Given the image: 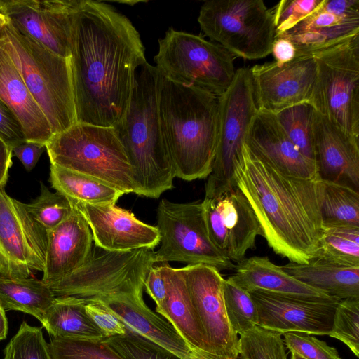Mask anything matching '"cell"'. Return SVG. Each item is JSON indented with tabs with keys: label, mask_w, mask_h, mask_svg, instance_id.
I'll return each instance as SVG.
<instances>
[{
	"label": "cell",
	"mask_w": 359,
	"mask_h": 359,
	"mask_svg": "<svg viewBox=\"0 0 359 359\" xmlns=\"http://www.w3.org/2000/svg\"><path fill=\"white\" fill-rule=\"evenodd\" d=\"M321 216L324 228L359 227V191L346 184L323 181Z\"/></svg>",
	"instance_id": "obj_31"
},
{
	"label": "cell",
	"mask_w": 359,
	"mask_h": 359,
	"mask_svg": "<svg viewBox=\"0 0 359 359\" xmlns=\"http://www.w3.org/2000/svg\"><path fill=\"white\" fill-rule=\"evenodd\" d=\"M233 178L275 253L298 264L316 257L324 230L320 177L287 175L244 143L234 163Z\"/></svg>",
	"instance_id": "obj_2"
},
{
	"label": "cell",
	"mask_w": 359,
	"mask_h": 359,
	"mask_svg": "<svg viewBox=\"0 0 359 359\" xmlns=\"http://www.w3.org/2000/svg\"><path fill=\"white\" fill-rule=\"evenodd\" d=\"M46 149V144L25 141L12 148L13 155L16 156L27 171H31L36 165Z\"/></svg>",
	"instance_id": "obj_46"
},
{
	"label": "cell",
	"mask_w": 359,
	"mask_h": 359,
	"mask_svg": "<svg viewBox=\"0 0 359 359\" xmlns=\"http://www.w3.org/2000/svg\"><path fill=\"white\" fill-rule=\"evenodd\" d=\"M85 217L95 245L108 252L154 249L160 242L156 226L139 220L116 204L72 203Z\"/></svg>",
	"instance_id": "obj_20"
},
{
	"label": "cell",
	"mask_w": 359,
	"mask_h": 359,
	"mask_svg": "<svg viewBox=\"0 0 359 359\" xmlns=\"http://www.w3.org/2000/svg\"><path fill=\"white\" fill-rule=\"evenodd\" d=\"M234 269L235 273L227 280L249 293L264 290L308 297H331L289 275L267 257L245 259Z\"/></svg>",
	"instance_id": "obj_25"
},
{
	"label": "cell",
	"mask_w": 359,
	"mask_h": 359,
	"mask_svg": "<svg viewBox=\"0 0 359 359\" xmlns=\"http://www.w3.org/2000/svg\"><path fill=\"white\" fill-rule=\"evenodd\" d=\"M51 165L83 174L137 194L132 167L112 127L76 123L46 143Z\"/></svg>",
	"instance_id": "obj_6"
},
{
	"label": "cell",
	"mask_w": 359,
	"mask_h": 359,
	"mask_svg": "<svg viewBox=\"0 0 359 359\" xmlns=\"http://www.w3.org/2000/svg\"><path fill=\"white\" fill-rule=\"evenodd\" d=\"M282 269L302 283L338 300L359 299V266L315 257L307 264L289 262Z\"/></svg>",
	"instance_id": "obj_26"
},
{
	"label": "cell",
	"mask_w": 359,
	"mask_h": 359,
	"mask_svg": "<svg viewBox=\"0 0 359 359\" xmlns=\"http://www.w3.org/2000/svg\"><path fill=\"white\" fill-rule=\"evenodd\" d=\"M144 287L147 294L161 306L167 297V283L163 271V262H156L149 269L144 280Z\"/></svg>",
	"instance_id": "obj_45"
},
{
	"label": "cell",
	"mask_w": 359,
	"mask_h": 359,
	"mask_svg": "<svg viewBox=\"0 0 359 359\" xmlns=\"http://www.w3.org/2000/svg\"><path fill=\"white\" fill-rule=\"evenodd\" d=\"M323 0H282L271 9L276 34L285 32L313 13Z\"/></svg>",
	"instance_id": "obj_41"
},
{
	"label": "cell",
	"mask_w": 359,
	"mask_h": 359,
	"mask_svg": "<svg viewBox=\"0 0 359 359\" xmlns=\"http://www.w3.org/2000/svg\"><path fill=\"white\" fill-rule=\"evenodd\" d=\"M207 352L225 359L238 356V336L229 323L224 297V278L215 267L205 264L181 268Z\"/></svg>",
	"instance_id": "obj_14"
},
{
	"label": "cell",
	"mask_w": 359,
	"mask_h": 359,
	"mask_svg": "<svg viewBox=\"0 0 359 359\" xmlns=\"http://www.w3.org/2000/svg\"><path fill=\"white\" fill-rule=\"evenodd\" d=\"M146 61L140 34L126 16L106 3L81 0L69 56L77 122L114 128Z\"/></svg>",
	"instance_id": "obj_1"
},
{
	"label": "cell",
	"mask_w": 359,
	"mask_h": 359,
	"mask_svg": "<svg viewBox=\"0 0 359 359\" xmlns=\"http://www.w3.org/2000/svg\"><path fill=\"white\" fill-rule=\"evenodd\" d=\"M12 149L0 138V189L4 188L12 165Z\"/></svg>",
	"instance_id": "obj_48"
},
{
	"label": "cell",
	"mask_w": 359,
	"mask_h": 359,
	"mask_svg": "<svg viewBox=\"0 0 359 359\" xmlns=\"http://www.w3.org/2000/svg\"><path fill=\"white\" fill-rule=\"evenodd\" d=\"M46 233L41 280L47 285L76 271L94 255L90 229L83 215L74 205L70 215Z\"/></svg>",
	"instance_id": "obj_22"
},
{
	"label": "cell",
	"mask_w": 359,
	"mask_h": 359,
	"mask_svg": "<svg viewBox=\"0 0 359 359\" xmlns=\"http://www.w3.org/2000/svg\"><path fill=\"white\" fill-rule=\"evenodd\" d=\"M0 99L20 121L27 141L46 144L53 135L47 118L11 59L1 47Z\"/></svg>",
	"instance_id": "obj_24"
},
{
	"label": "cell",
	"mask_w": 359,
	"mask_h": 359,
	"mask_svg": "<svg viewBox=\"0 0 359 359\" xmlns=\"http://www.w3.org/2000/svg\"><path fill=\"white\" fill-rule=\"evenodd\" d=\"M223 297L229 323L238 336L258 325L257 311L249 292L226 279Z\"/></svg>",
	"instance_id": "obj_35"
},
{
	"label": "cell",
	"mask_w": 359,
	"mask_h": 359,
	"mask_svg": "<svg viewBox=\"0 0 359 359\" xmlns=\"http://www.w3.org/2000/svg\"><path fill=\"white\" fill-rule=\"evenodd\" d=\"M104 341L123 359H181L145 337L127 330Z\"/></svg>",
	"instance_id": "obj_40"
},
{
	"label": "cell",
	"mask_w": 359,
	"mask_h": 359,
	"mask_svg": "<svg viewBox=\"0 0 359 359\" xmlns=\"http://www.w3.org/2000/svg\"><path fill=\"white\" fill-rule=\"evenodd\" d=\"M158 74L147 61L137 68L128 108L114 127L132 167L136 194L151 198L172 189L176 177L160 128Z\"/></svg>",
	"instance_id": "obj_4"
},
{
	"label": "cell",
	"mask_w": 359,
	"mask_h": 359,
	"mask_svg": "<svg viewBox=\"0 0 359 359\" xmlns=\"http://www.w3.org/2000/svg\"><path fill=\"white\" fill-rule=\"evenodd\" d=\"M292 353V355H291V358L290 359H305L303 357H302L301 355H299V354L296 353Z\"/></svg>",
	"instance_id": "obj_51"
},
{
	"label": "cell",
	"mask_w": 359,
	"mask_h": 359,
	"mask_svg": "<svg viewBox=\"0 0 359 359\" xmlns=\"http://www.w3.org/2000/svg\"><path fill=\"white\" fill-rule=\"evenodd\" d=\"M198 22L207 36L235 57L257 60L271 53L276 29L262 0L207 1Z\"/></svg>",
	"instance_id": "obj_8"
},
{
	"label": "cell",
	"mask_w": 359,
	"mask_h": 359,
	"mask_svg": "<svg viewBox=\"0 0 359 359\" xmlns=\"http://www.w3.org/2000/svg\"><path fill=\"white\" fill-rule=\"evenodd\" d=\"M25 206L34 220L46 232L62 222L72 213L73 205L62 194L51 192L41 183V194Z\"/></svg>",
	"instance_id": "obj_36"
},
{
	"label": "cell",
	"mask_w": 359,
	"mask_h": 359,
	"mask_svg": "<svg viewBox=\"0 0 359 359\" xmlns=\"http://www.w3.org/2000/svg\"><path fill=\"white\" fill-rule=\"evenodd\" d=\"M52 359H123L104 339H52Z\"/></svg>",
	"instance_id": "obj_37"
},
{
	"label": "cell",
	"mask_w": 359,
	"mask_h": 359,
	"mask_svg": "<svg viewBox=\"0 0 359 359\" xmlns=\"http://www.w3.org/2000/svg\"><path fill=\"white\" fill-rule=\"evenodd\" d=\"M50 182L72 203L116 204L124 193L92 177L50 165Z\"/></svg>",
	"instance_id": "obj_30"
},
{
	"label": "cell",
	"mask_w": 359,
	"mask_h": 359,
	"mask_svg": "<svg viewBox=\"0 0 359 359\" xmlns=\"http://www.w3.org/2000/svg\"><path fill=\"white\" fill-rule=\"evenodd\" d=\"M348 266H359V227L324 228L317 255Z\"/></svg>",
	"instance_id": "obj_32"
},
{
	"label": "cell",
	"mask_w": 359,
	"mask_h": 359,
	"mask_svg": "<svg viewBox=\"0 0 359 359\" xmlns=\"http://www.w3.org/2000/svg\"><path fill=\"white\" fill-rule=\"evenodd\" d=\"M86 311L105 338L126 333L128 330L123 322L103 301L98 299H88Z\"/></svg>",
	"instance_id": "obj_43"
},
{
	"label": "cell",
	"mask_w": 359,
	"mask_h": 359,
	"mask_svg": "<svg viewBox=\"0 0 359 359\" xmlns=\"http://www.w3.org/2000/svg\"><path fill=\"white\" fill-rule=\"evenodd\" d=\"M156 227L161 244L154 252L156 262L205 264L219 271L235 269L236 265L225 258L209 239L202 201L182 203L162 199L157 209Z\"/></svg>",
	"instance_id": "obj_12"
},
{
	"label": "cell",
	"mask_w": 359,
	"mask_h": 359,
	"mask_svg": "<svg viewBox=\"0 0 359 359\" xmlns=\"http://www.w3.org/2000/svg\"><path fill=\"white\" fill-rule=\"evenodd\" d=\"M208 359H225V358H223L219 357L217 355H215L214 354L210 353L209 355H208ZM236 359H241V357L239 356V355L236 358Z\"/></svg>",
	"instance_id": "obj_50"
},
{
	"label": "cell",
	"mask_w": 359,
	"mask_h": 359,
	"mask_svg": "<svg viewBox=\"0 0 359 359\" xmlns=\"http://www.w3.org/2000/svg\"><path fill=\"white\" fill-rule=\"evenodd\" d=\"M0 47L19 71L53 135L77 123L69 57L57 55L6 20L0 30Z\"/></svg>",
	"instance_id": "obj_5"
},
{
	"label": "cell",
	"mask_w": 359,
	"mask_h": 359,
	"mask_svg": "<svg viewBox=\"0 0 359 359\" xmlns=\"http://www.w3.org/2000/svg\"><path fill=\"white\" fill-rule=\"evenodd\" d=\"M313 143L320 180L342 183L359 191V138L348 134L316 111Z\"/></svg>",
	"instance_id": "obj_21"
},
{
	"label": "cell",
	"mask_w": 359,
	"mask_h": 359,
	"mask_svg": "<svg viewBox=\"0 0 359 359\" xmlns=\"http://www.w3.org/2000/svg\"><path fill=\"white\" fill-rule=\"evenodd\" d=\"M313 55L317 66L315 109L359 138V34Z\"/></svg>",
	"instance_id": "obj_10"
},
{
	"label": "cell",
	"mask_w": 359,
	"mask_h": 359,
	"mask_svg": "<svg viewBox=\"0 0 359 359\" xmlns=\"http://www.w3.org/2000/svg\"><path fill=\"white\" fill-rule=\"evenodd\" d=\"M345 344L359 356V299L339 300L337 306L332 329L327 334Z\"/></svg>",
	"instance_id": "obj_39"
},
{
	"label": "cell",
	"mask_w": 359,
	"mask_h": 359,
	"mask_svg": "<svg viewBox=\"0 0 359 359\" xmlns=\"http://www.w3.org/2000/svg\"><path fill=\"white\" fill-rule=\"evenodd\" d=\"M88 300L72 296L55 297L41 324L53 339L102 340L104 335L86 311Z\"/></svg>",
	"instance_id": "obj_28"
},
{
	"label": "cell",
	"mask_w": 359,
	"mask_h": 359,
	"mask_svg": "<svg viewBox=\"0 0 359 359\" xmlns=\"http://www.w3.org/2000/svg\"><path fill=\"white\" fill-rule=\"evenodd\" d=\"M81 0H0L13 26L57 55L69 58L73 22Z\"/></svg>",
	"instance_id": "obj_17"
},
{
	"label": "cell",
	"mask_w": 359,
	"mask_h": 359,
	"mask_svg": "<svg viewBox=\"0 0 359 359\" xmlns=\"http://www.w3.org/2000/svg\"><path fill=\"white\" fill-rule=\"evenodd\" d=\"M316 112L312 104L304 102L275 114L291 141L305 156L313 161V123Z\"/></svg>",
	"instance_id": "obj_33"
},
{
	"label": "cell",
	"mask_w": 359,
	"mask_h": 359,
	"mask_svg": "<svg viewBox=\"0 0 359 359\" xmlns=\"http://www.w3.org/2000/svg\"><path fill=\"white\" fill-rule=\"evenodd\" d=\"M163 271L167 283V297L161 306L156 307V312L165 318L188 343L207 352L182 269L172 268L168 262H163Z\"/></svg>",
	"instance_id": "obj_27"
},
{
	"label": "cell",
	"mask_w": 359,
	"mask_h": 359,
	"mask_svg": "<svg viewBox=\"0 0 359 359\" xmlns=\"http://www.w3.org/2000/svg\"><path fill=\"white\" fill-rule=\"evenodd\" d=\"M55 298L50 287L41 280L0 275V305L4 310L22 311L41 323Z\"/></svg>",
	"instance_id": "obj_29"
},
{
	"label": "cell",
	"mask_w": 359,
	"mask_h": 359,
	"mask_svg": "<svg viewBox=\"0 0 359 359\" xmlns=\"http://www.w3.org/2000/svg\"><path fill=\"white\" fill-rule=\"evenodd\" d=\"M283 335L284 344L290 351L296 353L305 359H341L336 348L310 334L290 332Z\"/></svg>",
	"instance_id": "obj_42"
},
{
	"label": "cell",
	"mask_w": 359,
	"mask_h": 359,
	"mask_svg": "<svg viewBox=\"0 0 359 359\" xmlns=\"http://www.w3.org/2000/svg\"><path fill=\"white\" fill-rule=\"evenodd\" d=\"M4 359H52L41 329L22 322L5 348Z\"/></svg>",
	"instance_id": "obj_38"
},
{
	"label": "cell",
	"mask_w": 359,
	"mask_h": 359,
	"mask_svg": "<svg viewBox=\"0 0 359 359\" xmlns=\"http://www.w3.org/2000/svg\"><path fill=\"white\" fill-rule=\"evenodd\" d=\"M359 34V0H323L288 31L276 34L294 46L297 55H313Z\"/></svg>",
	"instance_id": "obj_19"
},
{
	"label": "cell",
	"mask_w": 359,
	"mask_h": 359,
	"mask_svg": "<svg viewBox=\"0 0 359 359\" xmlns=\"http://www.w3.org/2000/svg\"><path fill=\"white\" fill-rule=\"evenodd\" d=\"M217 149L205 198H213L236 186L234 163L241 153L258 109L250 69L236 70L230 86L218 97Z\"/></svg>",
	"instance_id": "obj_11"
},
{
	"label": "cell",
	"mask_w": 359,
	"mask_h": 359,
	"mask_svg": "<svg viewBox=\"0 0 359 359\" xmlns=\"http://www.w3.org/2000/svg\"><path fill=\"white\" fill-rule=\"evenodd\" d=\"M250 294L257 311L258 325L281 334L290 332L328 334L339 301L264 290H255Z\"/></svg>",
	"instance_id": "obj_18"
},
{
	"label": "cell",
	"mask_w": 359,
	"mask_h": 359,
	"mask_svg": "<svg viewBox=\"0 0 359 359\" xmlns=\"http://www.w3.org/2000/svg\"><path fill=\"white\" fill-rule=\"evenodd\" d=\"M153 249L93 255L83 266L48 285L55 297L86 299L129 295L142 297L144 283L155 264Z\"/></svg>",
	"instance_id": "obj_9"
},
{
	"label": "cell",
	"mask_w": 359,
	"mask_h": 359,
	"mask_svg": "<svg viewBox=\"0 0 359 359\" xmlns=\"http://www.w3.org/2000/svg\"><path fill=\"white\" fill-rule=\"evenodd\" d=\"M8 332V321L5 310L0 305V340L6 338Z\"/></svg>",
	"instance_id": "obj_49"
},
{
	"label": "cell",
	"mask_w": 359,
	"mask_h": 359,
	"mask_svg": "<svg viewBox=\"0 0 359 359\" xmlns=\"http://www.w3.org/2000/svg\"><path fill=\"white\" fill-rule=\"evenodd\" d=\"M235 56L201 36L170 28L158 40L156 67L168 79L217 97L230 86Z\"/></svg>",
	"instance_id": "obj_7"
},
{
	"label": "cell",
	"mask_w": 359,
	"mask_h": 359,
	"mask_svg": "<svg viewBox=\"0 0 359 359\" xmlns=\"http://www.w3.org/2000/svg\"><path fill=\"white\" fill-rule=\"evenodd\" d=\"M271 53L275 58V62L278 64L290 62L297 56L294 44L287 38L281 36H276Z\"/></svg>",
	"instance_id": "obj_47"
},
{
	"label": "cell",
	"mask_w": 359,
	"mask_h": 359,
	"mask_svg": "<svg viewBox=\"0 0 359 359\" xmlns=\"http://www.w3.org/2000/svg\"><path fill=\"white\" fill-rule=\"evenodd\" d=\"M6 21L5 18L0 13V30Z\"/></svg>",
	"instance_id": "obj_52"
},
{
	"label": "cell",
	"mask_w": 359,
	"mask_h": 359,
	"mask_svg": "<svg viewBox=\"0 0 359 359\" xmlns=\"http://www.w3.org/2000/svg\"><path fill=\"white\" fill-rule=\"evenodd\" d=\"M245 144L287 175L302 178L319 177L315 162L291 141L274 114L258 109Z\"/></svg>",
	"instance_id": "obj_23"
},
{
	"label": "cell",
	"mask_w": 359,
	"mask_h": 359,
	"mask_svg": "<svg viewBox=\"0 0 359 359\" xmlns=\"http://www.w3.org/2000/svg\"><path fill=\"white\" fill-rule=\"evenodd\" d=\"M47 233L31 217L25 203L0 189V275L29 278L43 271Z\"/></svg>",
	"instance_id": "obj_13"
},
{
	"label": "cell",
	"mask_w": 359,
	"mask_h": 359,
	"mask_svg": "<svg viewBox=\"0 0 359 359\" xmlns=\"http://www.w3.org/2000/svg\"><path fill=\"white\" fill-rule=\"evenodd\" d=\"M0 138L11 149L27 140L20 121L13 111L1 99Z\"/></svg>",
	"instance_id": "obj_44"
},
{
	"label": "cell",
	"mask_w": 359,
	"mask_h": 359,
	"mask_svg": "<svg viewBox=\"0 0 359 359\" xmlns=\"http://www.w3.org/2000/svg\"><path fill=\"white\" fill-rule=\"evenodd\" d=\"M203 215L209 239L227 259L237 264L262 236L258 220L241 190L233 187L213 198H204Z\"/></svg>",
	"instance_id": "obj_15"
},
{
	"label": "cell",
	"mask_w": 359,
	"mask_h": 359,
	"mask_svg": "<svg viewBox=\"0 0 359 359\" xmlns=\"http://www.w3.org/2000/svg\"><path fill=\"white\" fill-rule=\"evenodd\" d=\"M157 103L162 137L176 177L187 181L207 178L217 149L218 97L159 72Z\"/></svg>",
	"instance_id": "obj_3"
},
{
	"label": "cell",
	"mask_w": 359,
	"mask_h": 359,
	"mask_svg": "<svg viewBox=\"0 0 359 359\" xmlns=\"http://www.w3.org/2000/svg\"><path fill=\"white\" fill-rule=\"evenodd\" d=\"M249 69L259 110L276 114L300 103L314 106L317 66L313 55H297L283 64H257Z\"/></svg>",
	"instance_id": "obj_16"
},
{
	"label": "cell",
	"mask_w": 359,
	"mask_h": 359,
	"mask_svg": "<svg viewBox=\"0 0 359 359\" xmlns=\"http://www.w3.org/2000/svg\"><path fill=\"white\" fill-rule=\"evenodd\" d=\"M281 334L257 325L240 335L238 355L241 359H287Z\"/></svg>",
	"instance_id": "obj_34"
}]
</instances>
